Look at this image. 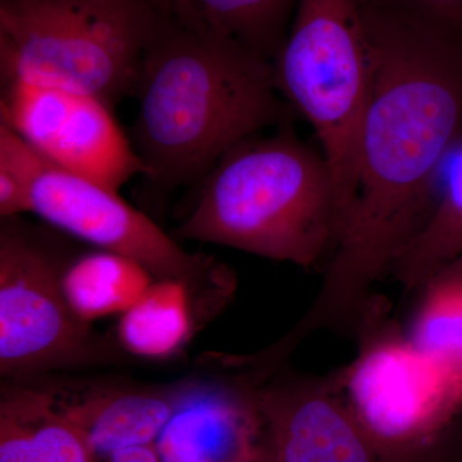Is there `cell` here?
Here are the masks:
<instances>
[{
  "label": "cell",
  "instance_id": "1",
  "mask_svg": "<svg viewBox=\"0 0 462 462\" xmlns=\"http://www.w3.org/2000/svg\"><path fill=\"white\" fill-rule=\"evenodd\" d=\"M370 88L351 211L300 325L355 327L427 225L462 139V38L400 0H360Z\"/></svg>",
  "mask_w": 462,
  "mask_h": 462
},
{
  "label": "cell",
  "instance_id": "2",
  "mask_svg": "<svg viewBox=\"0 0 462 462\" xmlns=\"http://www.w3.org/2000/svg\"><path fill=\"white\" fill-rule=\"evenodd\" d=\"M133 96L134 148L149 184L167 191L199 182L230 149L294 112L272 62L160 12Z\"/></svg>",
  "mask_w": 462,
  "mask_h": 462
},
{
  "label": "cell",
  "instance_id": "3",
  "mask_svg": "<svg viewBox=\"0 0 462 462\" xmlns=\"http://www.w3.org/2000/svg\"><path fill=\"white\" fill-rule=\"evenodd\" d=\"M199 184L176 239L310 269L328 263L345 229L329 163L291 121L230 149Z\"/></svg>",
  "mask_w": 462,
  "mask_h": 462
},
{
  "label": "cell",
  "instance_id": "4",
  "mask_svg": "<svg viewBox=\"0 0 462 462\" xmlns=\"http://www.w3.org/2000/svg\"><path fill=\"white\" fill-rule=\"evenodd\" d=\"M158 18L149 0H0L2 84L133 96Z\"/></svg>",
  "mask_w": 462,
  "mask_h": 462
},
{
  "label": "cell",
  "instance_id": "5",
  "mask_svg": "<svg viewBox=\"0 0 462 462\" xmlns=\"http://www.w3.org/2000/svg\"><path fill=\"white\" fill-rule=\"evenodd\" d=\"M357 352L331 373L380 462H447L462 438V382L412 345L374 294L356 322Z\"/></svg>",
  "mask_w": 462,
  "mask_h": 462
},
{
  "label": "cell",
  "instance_id": "6",
  "mask_svg": "<svg viewBox=\"0 0 462 462\" xmlns=\"http://www.w3.org/2000/svg\"><path fill=\"white\" fill-rule=\"evenodd\" d=\"M273 69L282 98L318 136L346 221L370 88L360 0H300Z\"/></svg>",
  "mask_w": 462,
  "mask_h": 462
},
{
  "label": "cell",
  "instance_id": "7",
  "mask_svg": "<svg viewBox=\"0 0 462 462\" xmlns=\"http://www.w3.org/2000/svg\"><path fill=\"white\" fill-rule=\"evenodd\" d=\"M0 230V374H26L109 360L89 325L67 303L62 272L36 240L3 218Z\"/></svg>",
  "mask_w": 462,
  "mask_h": 462
},
{
  "label": "cell",
  "instance_id": "8",
  "mask_svg": "<svg viewBox=\"0 0 462 462\" xmlns=\"http://www.w3.org/2000/svg\"><path fill=\"white\" fill-rule=\"evenodd\" d=\"M30 214L94 247L138 261L156 279L194 284L236 282L226 266L185 251L175 236L125 202L117 190L66 171L39 153L30 181Z\"/></svg>",
  "mask_w": 462,
  "mask_h": 462
},
{
  "label": "cell",
  "instance_id": "9",
  "mask_svg": "<svg viewBox=\"0 0 462 462\" xmlns=\"http://www.w3.org/2000/svg\"><path fill=\"white\" fill-rule=\"evenodd\" d=\"M0 123L44 160L120 191L144 163L98 97L26 83L3 84Z\"/></svg>",
  "mask_w": 462,
  "mask_h": 462
},
{
  "label": "cell",
  "instance_id": "10",
  "mask_svg": "<svg viewBox=\"0 0 462 462\" xmlns=\"http://www.w3.org/2000/svg\"><path fill=\"white\" fill-rule=\"evenodd\" d=\"M261 462H380L333 375H281L258 389Z\"/></svg>",
  "mask_w": 462,
  "mask_h": 462
},
{
  "label": "cell",
  "instance_id": "11",
  "mask_svg": "<svg viewBox=\"0 0 462 462\" xmlns=\"http://www.w3.org/2000/svg\"><path fill=\"white\" fill-rule=\"evenodd\" d=\"M261 385L243 373L200 380L156 442L162 462H261Z\"/></svg>",
  "mask_w": 462,
  "mask_h": 462
},
{
  "label": "cell",
  "instance_id": "12",
  "mask_svg": "<svg viewBox=\"0 0 462 462\" xmlns=\"http://www.w3.org/2000/svg\"><path fill=\"white\" fill-rule=\"evenodd\" d=\"M199 380L143 387L94 385L51 388L58 406L99 456L134 446L156 445L175 412L199 387Z\"/></svg>",
  "mask_w": 462,
  "mask_h": 462
},
{
  "label": "cell",
  "instance_id": "13",
  "mask_svg": "<svg viewBox=\"0 0 462 462\" xmlns=\"http://www.w3.org/2000/svg\"><path fill=\"white\" fill-rule=\"evenodd\" d=\"M83 431L51 388H5L0 398V462H97Z\"/></svg>",
  "mask_w": 462,
  "mask_h": 462
},
{
  "label": "cell",
  "instance_id": "14",
  "mask_svg": "<svg viewBox=\"0 0 462 462\" xmlns=\"http://www.w3.org/2000/svg\"><path fill=\"white\" fill-rule=\"evenodd\" d=\"M181 25L215 32L242 42L273 62L287 39L300 0H149Z\"/></svg>",
  "mask_w": 462,
  "mask_h": 462
},
{
  "label": "cell",
  "instance_id": "15",
  "mask_svg": "<svg viewBox=\"0 0 462 462\" xmlns=\"http://www.w3.org/2000/svg\"><path fill=\"white\" fill-rule=\"evenodd\" d=\"M194 282L156 279L141 300L120 316L117 339L125 351L145 360H169L196 329Z\"/></svg>",
  "mask_w": 462,
  "mask_h": 462
},
{
  "label": "cell",
  "instance_id": "16",
  "mask_svg": "<svg viewBox=\"0 0 462 462\" xmlns=\"http://www.w3.org/2000/svg\"><path fill=\"white\" fill-rule=\"evenodd\" d=\"M156 281L139 263L114 252H89L62 272V289L79 320L90 322L123 315Z\"/></svg>",
  "mask_w": 462,
  "mask_h": 462
},
{
  "label": "cell",
  "instance_id": "17",
  "mask_svg": "<svg viewBox=\"0 0 462 462\" xmlns=\"http://www.w3.org/2000/svg\"><path fill=\"white\" fill-rule=\"evenodd\" d=\"M462 254V139L443 176L427 225L400 257L391 276L404 291H421L443 267Z\"/></svg>",
  "mask_w": 462,
  "mask_h": 462
},
{
  "label": "cell",
  "instance_id": "18",
  "mask_svg": "<svg viewBox=\"0 0 462 462\" xmlns=\"http://www.w3.org/2000/svg\"><path fill=\"white\" fill-rule=\"evenodd\" d=\"M420 293L407 336L425 357L462 382V276L445 267Z\"/></svg>",
  "mask_w": 462,
  "mask_h": 462
},
{
  "label": "cell",
  "instance_id": "19",
  "mask_svg": "<svg viewBox=\"0 0 462 462\" xmlns=\"http://www.w3.org/2000/svg\"><path fill=\"white\" fill-rule=\"evenodd\" d=\"M36 152L11 127L0 123V216L30 214V181Z\"/></svg>",
  "mask_w": 462,
  "mask_h": 462
},
{
  "label": "cell",
  "instance_id": "20",
  "mask_svg": "<svg viewBox=\"0 0 462 462\" xmlns=\"http://www.w3.org/2000/svg\"><path fill=\"white\" fill-rule=\"evenodd\" d=\"M407 7L462 38V0H400Z\"/></svg>",
  "mask_w": 462,
  "mask_h": 462
},
{
  "label": "cell",
  "instance_id": "21",
  "mask_svg": "<svg viewBox=\"0 0 462 462\" xmlns=\"http://www.w3.org/2000/svg\"><path fill=\"white\" fill-rule=\"evenodd\" d=\"M108 462H162L156 445L134 446L108 456Z\"/></svg>",
  "mask_w": 462,
  "mask_h": 462
},
{
  "label": "cell",
  "instance_id": "22",
  "mask_svg": "<svg viewBox=\"0 0 462 462\" xmlns=\"http://www.w3.org/2000/svg\"><path fill=\"white\" fill-rule=\"evenodd\" d=\"M446 267H449V269L454 270L456 273L462 276V254L460 257L456 258L455 261H452L451 263L447 264ZM445 269V267H443Z\"/></svg>",
  "mask_w": 462,
  "mask_h": 462
},
{
  "label": "cell",
  "instance_id": "23",
  "mask_svg": "<svg viewBox=\"0 0 462 462\" xmlns=\"http://www.w3.org/2000/svg\"><path fill=\"white\" fill-rule=\"evenodd\" d=\"M447 462H462V440L458 443V446L456 447L454 454L451 455L449 460Z\"/></svg>",
  "mask_w": 462,
  "mask_h": 462
}]
</instances>
